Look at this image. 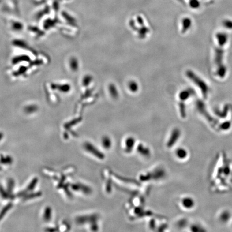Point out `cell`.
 Here are the masks:
<instances>
[{"label": "cell", "instance_id": "277c9868", "mask_svg": "<svg viewBox=\"0 0 232 232\" xmlns=\"http://www.w3.org/2000/svg\"><path fill=\"white\" fill-rule=\"evenodd\" d=\"M217 38L219 45L225 46L228 40V36L224 32H219L217 34Z\"/></svg>", "mask_w": 232, "mask_h": 232}, {"label": "cell", "instance_id": "6da1fadb", "mask_svg": "<svg viewBox=\"0 0 232 232\" xmlns=\"http://www.w3.org/2000/svg\"><path fill=\"white\" fill-rule=\"evenodd\" d=\"M186 76L188 77L189 79H190L196 85H197V87H199V89L201 90L204 99H206L208 95L209 88L208 85H207L205 81L200 79L199 77H197V75L195 74V73L193 72L191 70H188L186 72Z\"/></svg>", "mask_w": 232, "mask_h": 232}, {"label": "cell", "instance_id": "7c38bea8", "mask_svg": "<svg viewBox=\"0 0 232 232\" xmlns=\"http://www.w3.org/2000/svg\"><path fill=\"white\" fill-rule=\"evenodd\" d=\"M10 207H11L10 205H7V206H6L3 210L2 211L1 213V215H0V220H1V219L4 216V215H5V213L7 212V210H8V209H9V208H10Z\"/></svg>", "mask_w": 232, "mask_h": 232}, {"label": "cell", "instance_id": "7a4b0ae2", "mask_svg": "<svg viewBox=\"0 0 232 232\" xmlns=\"http://www.w3.org/2000/svg\"><path fill=\"white\" fill-rule=\"evenodd\" d=\"M194 94V91L192 89H188L184 90L180 92L179 95V98L180 100L182 101H185Z\"/></svg>", "mask_w": 232, "mask_h": 232}, {"label": "cell", "instance_id": "52a82bcc", "mask_svg": "<svg viewBox=\"0 0 232 232\" xmlns=\"http://www.w3.org/2000/svg\"><path fill=\"white\" fill-rule=\"evenodd\" d=\"M109 92L111 96L114 98L117 97L118 96V92L116 88V86L114 84H110L109 87Z\"/></svg>", "mask_w": 232, "mask_h": 232}, {"label": "cell", "instance_id": "5b68a950", "mask_svg": "<svg viewBox=\"0 0 232 232\" xmlns=\"http://www.w3.org/2000/svg\"><path fill=\"white\" fill-rule=\"evenodd\" d=\"M191 26V21L190 19L185 18L183 21V28H182V33H185L186 31H188Z\"/></svg>", "mask_w": 232, "mask_h": 232}, {"label": "cell", "instance_id": "3957f363", "mask_svg": "<svg viewBox=\"0 0 232 232\" xmlns=\"http://www.w3.org/2000/svg\"><path fill=\"white\" fill-rule=\"evenodd\" d=\"M182 203L183 207L187 209L193 208L195 205V201L191 197H185L182 199Z\"/></svg>", "mask_w": 232, "mask_h": 232}, {"label": "cell", "instance_id": "30bf717a", "mask_svg": "<svg viewBox=\"0 0 232 232\" xmlns=\"http://www.w3.org/2000/svg\"><path fill=\"white\" fill-rule=\"evenodd\" d=\"M92 80V77L89 75H87L85 77H84L83 79V85H86V86L88 85L91 82Z\"/></svg>", "mask_w": 232, "mask_h": 232}, {"label": "cell", "instance_id": "9c48e42d", "mask_svg": "<svg viewBox=\"0 0 232 232\" xmlns=\"http://www.w3.org/2000/svg\"><path fill=\"white\" fill-rule=\"evenodd\" d=\"M178 151L177 152V155L178 156L180 159H184V158H185L187 156V152L186 151L185 149H182V148H180V149H178Z\"/></svg>", "mask_w": 232, "mask_h": 232}, {"label": "cell", "instance_id": "4fadbf2b", "mask_svg": "<svg viewBox=\"0 0 232 232\" xmlns=\"http://www.w3.org/2000/svg\"><path fill=\"white\" fill-rule=\"evenodd\" d=\"M1 134H0V137H1ZM1 139V137H0V139Z\"/></svg>", "mask_w": 232, "mask_h": 232}, {"label": "cell", "instance_id": "8992f818", "mask_svg": "<svg viewBox=\"0 0 232 232\" xmlns=\"http://www.w3.org/2000/svg\"><path fill=\"white\" fill-rule=\"evenodd\" d=\"M128 88L130 92H136L139 89V85L136 81H130L128 83Z\"/></svg>", "mask_w": 232, "mask_h": 232}, {"label": "cell", "instance_id": "8fae6325", "mask_svg": "<svg viewBox=\"0 0 232 232\" xmlns=\"http://www.w3.org/2000/svg\"><path fill=\"white\" fill-rule=\"evenodd\" d=\"M223 25L228 29H232V21L230 20H225L223 22Z\"/></svg>", "mask_w": 232, "mask_h": 232}, {"label": "cell", "instance_id": "ba28073f", "mask_svg": "<svg viewBox=\"0 0 232 232\" xmlns=\"http://www.w3.org/2000/svg\"><path fill=\"white\" fill-rule=\"evenodd\" d=\"M70 68H72L73 70H77L78 69L79 62L77 59L73 58L70 59Z\"/></svg>", "mask_w": 232, "mask_h": 232}]
</instances>
